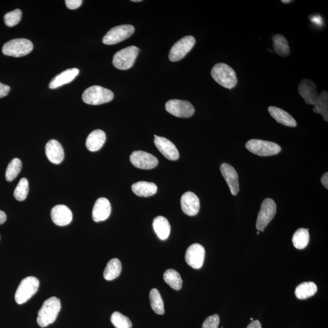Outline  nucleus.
I'll list each match as a JSON object with an SVG mask.
<instances>
[{"label": "nucleus", "mask_w": 328, "mask_h": 328, "mask_svg": "<svg viewBox=\"0 0 328 328\" xmlns=\"http://www.w3.org/2000/svg\"><path fill=\"white\" fill-rule=\"evenodd\" d=\"M155 144L162 155L168 160L177 161L180 157V154L176 146L168 139L161 136L155 135Z\"/></svg>", "instance_id": "obj_14"}, {"label": "nucleus", "mask_w": 328, "mask_h": 328, "mask_svg": "<svg viewBox=\"0 0 328 328\" xmlns=\"http://www.w3.org/2000/svg\"><path fill=\"white\" fill-rule=\"evenodd\" d=\"M317 287L313 282H304L295 289V294L298 299L304 300L316 294Z\"/></svg>", "instance_id": "obj_27"}, {"label": "nucleus", "mask_w": 328, "mask_h": 328, "mask_svg": "<svg viewBox=\"0 0 328 328\" xmlns=\"http://www.w3.org/2000/svg\"><path fill=\"white\" fill-rule=\"evenodd\" d=\"M257 233V235H259V231H258V232L257 233Z\"/></svg>", "instance_id": "obj_45"}, {"label": "nucleus", "mask_w": 328, "mask_h": 328, "mask_svg": "<svg viewBox=\"0 0 328 328\" xmlns=\"http://www.w3.org/2000/svg\"><path fill=\"white\" fill-rule=\"evenodd\" d=\"M152 226L159 238L165 240L168 238L170 234L171 227L166 217L162 216L155 217Z\"/></svg>", "instance_id": "obj_25"}, {"label": "nucleus", "mask_w": 328, "mask_h": 328, "mask_svg": "<svg viewBox=\"0 0 328 328\" xmlns=\"http://www.w3.org/2000/svg\"><path fill=\"white\" fill-rule=\"evenodd\" d=\"M247 328H262L261 324L258 320L252 321Z\"/></svg>", "instance_id": "obj_41"}, {"label": "nucleus", "mask_w": 328, "mask_h": 328, "mask_svg": "<svg viewBox=\"0 0 328 328\" xmlns=\"http://www.w3.org/2000/svg\"><path fill=\"white\" fill-rule=\"evenodd\" d=\"M321 183H322L323 186L326 188V189H328V173L326 172V173H324L323 175V177H321Z\"/></svg>", "instance_id": "obj_40"}, {"label": "nucleus", "mask_w": 328, "mask_h": 328, "mask_svg": "<svg viewBox=\"0 0 328 328\" xmlns=\"http://www.w3.org/2000/svg\"><path fill=\"white\" fill-rule=\"evenodd\" d=\"M205 249L200 244H193L188 247L185 259L188 265L193 269L202 268L205 258Z\"/></svg>", "instance_id": "obj_13"}, {"label": "nucleus", "mask_w": 328, "mask_h": 328, "mask_svg": "<svg viewBox=\"0 0 328 328\" xmlns=\"http://www.w3.org/2000/svg\"><path fill=\"white\" fill-rule=\"evenodd\" d=\"M82 0H67L65 1L67 8L70 9H76L79 8L82 5Z\"/></svg>", "instance_id": "obj_38"}, {"label": "nucleus", "mask_w": 328, "mask_h": 328, "mask_svg": "<svg viewBox=\"0 0 328 328\" xmlns=\"http://www.w3.org/2000/svg\"><path fill=\"white\" fill-rule=\"evenodd\" d=\"M271 116L276 121L285 126L295 127L297 123L290 114L278 107L271 106L268 108Z\"/></svg>", "instance_id": "obj_22"}, {"label": "nucleus", "mask_w": 328, "mask_h": 328, "mask_svg": "<svg viewBox=\"0 0 328 328\" xmlns=\"http://www.w3.org/2000/svg\"><path fill=\"white\" fill-rule=\"evenodd\" d=\"M151 307L155 313L159 315H163L165 313L164 304L160 291L157 289H152L150 292Z\"/></svg>", "instance_id": "obj_32"}, {"label": "nucleus", "mask_w": 328, "mask_h": 328, "mask_svg": "<svg viewBox=\"0 0 328 328\" xmlns=\"http://www.w3.org/2000/svg\"><path fill=\"white\" fill-rule=\"evenodd\" d=\"M51 219L58 226H65L72 222L73 213L67 206L57 205L53 208L51 212Z\"/></svg>", "instance_id": "obj_18"}, {"label": "nucleus", "mask_w": 328, "mask_h": 328, "mask_svg": "<svg viewBox=\"0 0 328 328\" xmlns=\"http://www.w3.org/2000/svg\"><path fill=\"white\" fill-rule=\"evenodd\" d=\"M309 229L301 228L295 232L292 237V243L295 248L303 249L307 248L310 242Z\"/></svg>", "instance_id": "obj_30"}, {"label": "nucleus", "mask_w": 328, "mask_h": 328, "mask_svg": "<svg viewBox=\"0 0 328 328\" xmlns=\"http://www.w3.org/2000/svg\"><path fill=\"white\" fill-rule=\"evenodd\" d=\"M220 170L230 188L233 195H236L239 190L238 175L235 169L227 163L221 165Z\"/></svg>", "instance_id": "obj_17"}, {"label": "nucleus", "mask_w": 328, "mask_h": 328, "mask_svg": "<svg viewBox=\"0 0 328 328\" xmlns=\"http://www.w3.org/2000/svg\"><path fill=\"white\" fill-rule=\"evenodd\" d=\"M80 71L77 68H71L64 71L63 72L61 73L54 78L50 83V89H56L57 88L64 85L68 83H70L75 79V78L79 75Z\"/></svg>", "instance_id": "obj_21"}, {"label": "nucleus", "mask_w": 328, "mask_h": 328, "mask_svg": "<svg viewBox=\"0 0 328 328\" xmlns=\"http://www.w3.org/2000/svg\"><path fill=\"white\" fill-rule=\"evenodd\" d=\"M165 109L171 115L184 118H190L195 112L190 102L178 99L169 100L165 104Z\"/></svg>", "instance_id": "obj_10"}, {"label": "nucleus", "mask_w": 328, "mask_h": 328, "mask_svg": "<svg viewBox=\"0 0 328 328\" xmlns=\"http://www.w3.org/2000/svg\"><path fill=\"white\" fill-rule=\"evenodd\" d=\"M22 168V162L18 158H14L8 165L6 171V179L8 182L14 181Z\"/></svg>", "instance_id": "obj_33"}, {"label": "nucleus", "mask_w": 328, "mask_h": 328, "mask_svg": "<svg viewBox=\"0 0 328 328\" xmlns=\"http://www.w3.org/2000/svg\"><path fill=\"white\" fill-rule=\"evenodd\" d=\"M33 48V44L28 39L17 38L5 43L3 47L2 52L5 56L20 57L30 53Z\"/></svg>", "instance_id": "obj_5"}, {"label": "nucleus", "mask_w": 328, "mask_h": 328, "mask_svg": "<svg viewBox=\"0 0 328 328\" xmlns=\"http://www.w3.org/2000/svg\"><path fill=\"white\" fill-rule=\"evenodd\" d=\"M29 192V183L27 178L21 179L16 187L14 192V196L16 200L23 201L27 198Z\"/></svg>", "instance_id": "obj_35"}, {"label": "nucleus", "mask_w": 328, "mask_h": 328, "mask_svg": "<svg viewBox=\"0 0 328 328\" xmlns=\"http://www.w3.org/2000/svg\"><path fill=\"white\" fill-rule=\"evenodd\" d=\"M314 106L313 111L316 113H320L321 115H322L324 121L327 122L328 94L326 91H323L318 96L317 101Z\"/></svg>", "instance_id": "obj_29"}, {"label": "nucleus", "mask_w": 328, "mask_h": 328, "mask_svg": "<svg viewBox=\"0 0 328 328\" xmlns=\"http://www.w3.org/2000/svg\"><path fill=\"white\" fill-rule=\"evenodd\" d=\"M181 209L187 215L193 216L197 215L200 209L199 198L191 191L183 194L181 199Z\"/></svg>", "instance_id": "obj_15"}, {"label": "nucleus", "mask_w": 328, "mask_h": 328, "mask_svg": "<svg viewBox=\"0 0 328 328\" xmlns=\"http://www.w3.org/2000/svg\"><path fill=\"white\" fill-rule=\"evenodd\" d=\"M211 75L217 83L227 89H233L238 82L235 71L226 63L216 64L211 71Z\"/></svg>", "instance_id": "obj_2"}, {"label": "nucleus", "mask_w": 328, "mask_h": 328, "mask_svg": "<svg viewBox=\"0 0 328 328\" xmlns=\"http://www.w3.org/2000/svg\"><path fill=\"white\" fill-rule=\"evenodd\" d=\"M40 281L36 277L29 276L24 279L19 285L15 295L16 303L22 304L27 302L37 293Z\"/></svg>", "instance_id": "obj_4"}, {"label": "nucleus", "mask_w": 328, "mask_h": 328, "mask_svg": "<svg viewBox=\"0 0 328 328\" xmlns=\"http://www.w3.org/2000/svg\"><path fill=\"white\" fill-rule=\"evenodd\" d=\"M111 321L116 328H132L133 326L131 320L119 312L113 313Z\"/></svg>", "instance_id": "obj_34"}, {"label": "nucleus", "mask_w": 328, "mask_h": 328, "mask_svg": "<svg viewBox=\"0 0 328 328\" xmlns=\"http://www.w3.org/2000/svg\"><path fill=\"white\" fill-rule=\"evenodd\" d=\"M220 317L218 315L215 314L207 317L203 324V328H218L220 324Z\"/></svg>", "instance_id": "obj_37"}, {"label": "nucleus", "mask_w": 328, "mask_h": 328, "mask_svg": "<svg viewBox=\"0 0 328 328\" xmlns=\"http://www.w3.org/2000/svg\"><path fill=\"white\" fill-rule=\"evenodd\" d=\"M164 280L171 288L180 291L183 286V280L179 273L173 269H168L164 272Z\"/></svg>", "instance_id": "obj_31"}, {"label": "nucleus", "mask_w": 328, "mask_h": 328, "mask_svg": "<svg viewBox=\"0 0 328 328\" xmlns=\"http://www.w3.org/2000/svg\"><path fill=\"white\" fill-rule=\"evenodd\" d=\"M195 38L191 35L182 38L171 48L169 53V60L177 61L183 58L189 53L195 44Z\"/></svg>", "instance_id": "obj_11"}, {"label": "nucleus", "mask_w": 328, "mask_h": 328, "mask_svg": "<svg viewBox=\"0 0 328 328\" xmlns=\"http://www.w3.org/2000/svg\"><path fill=\"white\" fill-rule=\"evenodd\" d=\"M121 271V261L118 258H113L107 264L103 272V277L107 281H112L119 277Z\"/></svg>", "instance_id": "obj_26"}, {"label": "nucleus", "mask_w": 328, "mask_h": 328, "mask_svg": "<svg viewBox=\"0 0 328 328\" xmlns=\"http://www.w3.org/2000/svg\"><path fill=\"white\" fill-rule=\"evenodd\" d=\"M112 206L105 198H100L96 201L93 209V219L96 223L103 222L111 214Z\"/></svg>", "instance_id": "obj_19"}, {"label": "nucleus", "mask_w": 328, "mask_h": 328, "mask_svg": "<svg viewBox=\"0 0 328 328\" xmlns=\"http://www.w3.org/2000/svg\"><path fill=\"white\" fill-rule=\"evenodd\" d=\"M276 212L277 206L274 200L267 198L263 201L256 223V227L258 231H264L266 226L274 218Z\"/></svg>", "instance_id": "obj_8"}, {"label": "nucleus", "mask_w": 328, "mask_h": 328, "mask_svg": "<svg viewBox=\"0 0 328 328\" xmlns=\"http://www.w3.org/2000/svg\"><path fill=\"white\" fill-rule=\"evenodd\" d=\"M135 28L130 25L118 26L110 29L103 38V43L107 45H115L126 40L134 33Z\"/></svg>", "instance_id": "obj_9"}, {"label": "nucleus", "mask_w": 328, "mask_h": 328, "mask_svg": "<svg viewBox=\"0 0 328 328\" xmlns=\"http://www.w3.org/2000/svg\"><path fill=\"white\" fill-rule=\"evenodd\" d=\"M139 52V49L135 46L123 49L114 56L113 65L121 70L129 69L134 64Z\"/></svg>", "instance_id": "obj_7"}, {"label": "nucleus", "mask_w": 328, "mask_h": 328, "mask_svg": "<svg viewBox=\"0 0 328 328\" xmlns=\"http://www.w3.org/2000/svg\"><path fill=\"white\" fill-rule=\"evenodd\" d=\"M273 47L276 53L281 57H287L290 53L288 41L284 36L276 34L272 37Z\"/></svg>", "instance_id": "obj_28"}, {"label": "nucleus", "mask_w": 328, "mask_h": 328, "mask_svg": "<svg viewBox=\"0 0 328 328\" xmlns=\"http://www.w3.org/2000/svg\"><path fill=\"white\" fill-rule=\"evenodd\" d=\"M106 141V135L101 129H96L90 133L86 139V146L91 151H97L101 149Z\"/></svg>", "instance_id": "obj_23"}, {"label": "nucleus", "mask_w": 328, "mask_h": 328, "mask_svg": "<svg viewBox=\"0 0 328 328\" xmlns=\"http://www.w3.org/2000/svg\"><path fill=\"white\" fill-rule=\"evenodd\" d=\"M298 92L303 97L305 103L308 105H315L318 97L316 84L313 81L303 79L298 85Z\"/></svg>", "instance_id": "obj_16"}, {"label": "nucleus", "mask_w": 328, "mask_h": 328, "mask_svg": "<svg viewBox=\"0 0 328 328\" xmlns=\"http://www.w3.org/2000/svg\"><path fill=\"white\" fill-rule=\"evenodd\" d=\"M7 219V216L3 211L0 210V225H3L6 222Z\"/></svg>", "instance_id": "obj_42"}, {"label": "nucleus", "mask_w": 328, "mask_h": 328, "mask_svg": "<svg viewBox=\"0 0 328 328\" xmlns=\"http://www.w3.org/2000/svg\"><path fill=\"white\" fill-rule=\"evenodd\" d=\"M114 94L111 90L105 88L94 85L84 91L82 99L84 103L92 105H99L112 101Z\"/></svg>", "instance_id": "obj_3"}, {"label": "nucleus", "mask_w": 328, "mask_h": 328, "mask_svg": "<svg viewBox=\"0 0 328 328\" xmlns=\"http://www.w3.org/2000/svg\"><path fill=\"white\" fill-rule=\"evenodd\" d=\"M132 189L136 195L141 197H149L157 193L158 187L155 183L140 181L133 184Z\"/></svg>", "instance_id": "obj_24"}, {"label": "nucleus", "mask_w": 328, "mask_h": 328, "mask_svg": "<svg viewBox=\"0 0 328 328\" xmlns=\"http://www.w3.org/2000/svg\"><path fill=\"white\" fill-rule=\"evenodd\" d=\"M46 155L52 163L59 164L64 157L63 148L57 141L52 139L46 145Z\"/></svg>", "instance_id": "obj_20"}, {"label": "nucleus", "mask_w": 328, "mask_h": 328, "mask_svg": "<svg viewBox=\"0 0 328 328\" xmlns=\"http://www.w3.org/2000/svg\"><path fill=\"white\" fill-rule=\"evenodd\" d=\"M291 2L292 1H291V0L290 1H285V0H282V1H281L282 3H285V4H287V3H291Z\"/></svg>", "instance_id": "obj_43"}, {"label": "nucleus", "mask_w": 328, "mask_h": 328, "mask_svg": "<svg viewBox=\"0 0 328 328\" xmlns=\"http://www.w3.org/2000/svg\"><path fill=\"white\" fill-rule=\"evenodd\" d=\"M10 90H11L10 86L0 82V98L7 96Z\"/></svg>", "instance_id": "obj_39"}, {"label": "nucleus", "mask_w": 328, "mask_h": 328, "mask_svg": "<svg viewBox=\"0 0 328 328\" xmlns=\"http://www.w3.org/2000/svg\"><path fill=\"white\" fill-rule=\"evenodd\" d=\"M251 320H252V321H253V318H251Z\"/></svg>", "instance_id": "obj_46"}, {"label": "nucleus", "mask_w": 328, "mask_h": 328, "mask_svg": "<svg viewBox=\"0 0 328 328\" xmlns=\"http://www.w3.org/2000/svg\"><path fill=\"white\" fill-rule=\"evenodd\" d=\"M246 147L253 154L259 157L276 155L281 150L280 146L276 143L259 139H251L246 143Z\"/></svg>", "instance_id": "obj_6"}, {"label": "nucleus", "mask_w": 328, "mask_h": 328, "mask_svg": "<svg viewBox=\"0 0 328 328\" xmlns=\"http://www.w3.org/2000/svg\"><path fill=\"white\" fill-rule=\"evenodd\" d=\"M21 17L22 12L20 9H15L8 12L4 17L5 24L8 27H14L21 21Z\"/></svg>", "instance_id": "obj_36"}, {"label": "nucleus", "mask_w": 328, "mask_h": 328, "mask_svg": "<svg viewBox=\"0 0 328 328\" xmlns=\"http://www.w3.org/2000/svg\"><path fill=\"white\" fill-rule=\"evenodd\" d=\"M61 302L58 298L52 297L45 300L38 313L37 323L41 327H47L57 319L61 310Z\"/></svg>", "instance_id": "obj_1"}, {"label": "nucleus", "mask_w": 328, "mask_h": 328, "mask_svg": "<svg viewBox=\"0 0 328 328\" xmlns=\"http://www.w3.org/2000/svg\"><path fill=\"white\" fill-rule=\"evenodd\" d=\"M130 161L135 167L143 170H150L158 165L155 156L144 151H135L130 156Z\"/></svg>", "instance_id": "obj_12"}, {"label": "nucleus", "mask_w": 328, "mask_h": 328, "mask_svg": "<svg viewBox=\"0 0 328 328\" xmlns=\"http://www.w3.org/2000/svg\"><path fill=\"white\" fill-rule=\"evenodd\" d=\"M132 2H141L142 1H141V0H133V1H132Z\"/></svg>", "instance_id": "obj_44"}]
</instances>
